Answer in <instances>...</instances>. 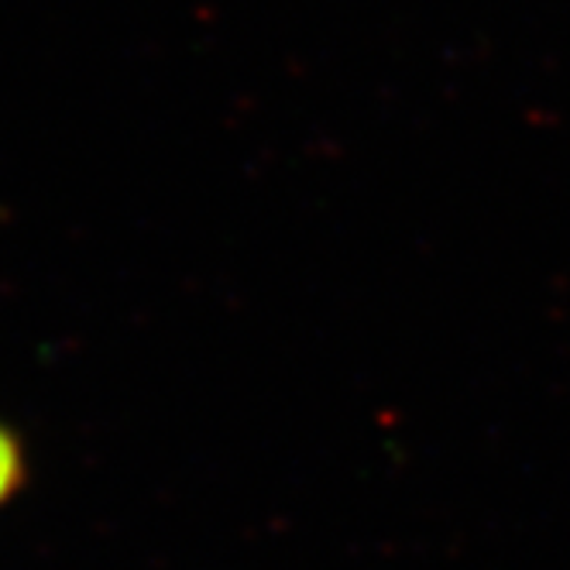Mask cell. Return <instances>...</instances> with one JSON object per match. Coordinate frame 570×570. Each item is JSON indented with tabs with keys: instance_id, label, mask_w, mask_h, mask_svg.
Returning <instances> with one entry per match:
<instances>
[{
	"instance_id": "1",
	"label": "cell",
	"mask_w": 570,
	"mask_h": 570,
	"mask_svg": "<svg viewBox=\"0 0 570 570\" xmlns=\"http://www.w3.org/2000/svg\"><path fill=\"white\" fill-rule=\"evenodd\" d=\"M24 474V461H21V446L18 440L0 426V505H4L21 484Z\"/></svg>"
}]
</instances>
